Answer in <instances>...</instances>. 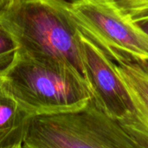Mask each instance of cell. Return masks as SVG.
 Listing matches in <instances>:
<instances>
[{"label": "cell", "instance_id": "7a4b0ae2", "mask_svg": "<svg viewBox=\"0 0 148 148\" xmlns=\"http://www.w3.org/2000/svg\"><path fill=\"white\" fill-rule=\"evenodd\" d=\"M0 85L29 116L78 110L92 100L87 82L75 69L19 55Z\"/></svg>", "mask_w": 148, "mask_h": 148}, {"label": "cell", "instance_id": "9c48e42d", "mask_svg": "<svg viewBox=\"0 0 148 148\" xmlns=\"http://www.w3.org/2000/svg\"><path fill=\"white\" fill-rule=\"evenodd\" d=\"M114 2L134 22L140 23L148 20V0H117Z\"/></svg>", "mask_w": 148, "mask_h": 148}, {"label": "cell", "instance_id": "5b68a950", "mask_svg": "<svg viewBox=\"0 0 148 148\" xmlns=\"http://www.w3.org/2000/svg\"><path fill=\"white\" fill-rule=\"evenodd\" d=\"M83 76L95 105L108 117L119 121L132 108L127 88L116 64L80 31Z\"/></svg>", "mask_w": 148, "mask_h": 148}, {"label": "cell", "instance_id": "52a82bcc", "mask_svg": "<svg viewBox=\"0 0 148 148\" xmlns=\"http://www.w3.org/2000/svg\"><path fill=\"white\" fill-rule=\"evenodd\" d=\"M28 117L19 103L0 85V148L23 143Z\"/></svg>", "mask_w": 148, "mask_h": 148}, {"label": "cell", "instance_id": "8992f818", "mask_svg": "<svg viewBox=\"0 0 148 148\" xmlns=\"http://www.w3.org/2000/svg\"><path fill=\"white\" fill-rule=\"evenodd\" d=\"M129 94L131 111L116 121L136 148H148V66L116 64Z\"/></svg>", "mask_w": 148, "mask_h": 148}, {"label": "cell", "instance_id": "ba28073f", "mask_svg": "<svg viewBox=\"0 0 148 148\" xmlns=\"http://www.w3.org/2000/svg\"><path fill=\"white\" fill-rule=\"evenodd\" d=\"M18 44L0 17V79L9 71L18 56Z\"/></svg>", "mask_w": 148, "mask_h": 148}, {"label": "cell", "instance_id": "8fae6325", "mask_svg": "<svg viewBox=\"0 0 148 148\" xmlns=\"http://www.w3.org/2000/svg\"><path fill=\"white\" fill-rule=\"evenodd\" d=\"M4 148H23V146H22V144H16V145H13V146L7 147Z\"/></svg>", "mask_w": 148, "mask_h": 148}, {"label": "cell", "instance_id": "7c38bea8", "mask_svg": "<svg viewBox=\"0 0 148 148\" xmlns=\"http://www.w3.org/2000/svg\"><path fill=\"white\" fill-rule=\"evenodd\" d=\"M113 1H117V0H113Z\"/></svg>", "mask_w": 148, "mask_h": 148}, {"label": "cell", "instance_id": "3957f363", "mask_svg": "<svg viewBox=\"0 0 148 148\" xmlns=\"http://www.w3.org/2000/svg\"><path fill=\"white\" fill-rule=\"evenodd\" d=\"M23 148H136L118 122L94 102L78 110L30 115Z\"/></svg>", "mask_w": 148, "mask_h": 148}, {"label": "cell", "instance_id": "30bf717a", "mask_svg": "<svg viewBox=\"0 0 148 148\" xmlns=\"http://www.w3.org/2000/svg\"><path fill=\"white\" fill-rule=\"evenodd\" d=\"M13 0H0V14L4 11Z\"/></svg>", "mask_w": 148, "mask_h": 148}, {"label": "cell", "instance_id": "6da1fadb", "mask_svg": "<svg viewBox=\"0 0 148 148\" xmlns=\"http://www.w3.org/2000/svg\"><path fill=\"white\" fill-rule=\"evenodd\" d=\"M0 17L15 37L19 56L66 65L83 76L80 30L69 2L13 0Z\"/></svg>", "mask_w": 148, "mask_h": 148}, {"label": "cell", "instance_id": "277c9868", "mask_svg": "<svg viewBox=\"0 0 148 148\" xmlns=\"http://www.w3.org/2000/svg\"><path fill=\"white\" fill-rule=\"evenodd\" d=\"M79 30L115 64L148 66V33L113 0H73Z\"/></svg>", "mask_w": 148, "mask_h": 148}]
</instances>
